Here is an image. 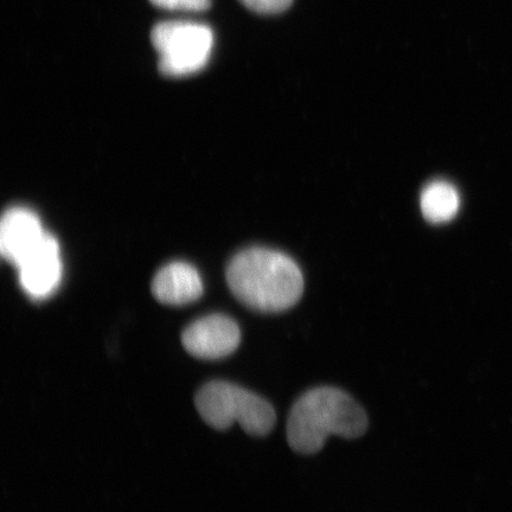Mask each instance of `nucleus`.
I'll return each mask as SVG.
<instances>
[{
    "mask_svg": "<svg viewBox=\"0 0 512 512\" xmlns=\"http://www.w3.org/2000/svg\"><path fill=\"white\" fill-rule=\"evenodd\" d=\"M151 290L159 303L182 306L202 297L203 281L195 267L185 262H172L156 274Z\"/></svg>",
    "mask_w": 512,
    "mask_h": 512,
    "instance_id": "8",
    "label": "nucleus"
},
{
    "mask_svg": "<svg viewBox=\"0 0 512 512\" xmlns=\"http://www.w3.org/2000/svg\"><path fill=\"white\" fill-rule=\"evenodd\" d=\"M47 233L34 211L22 207L6 210L0 223V252L9 264L17 267Z\"/></svg>",
    "mask_w": 512,
    "mask_h": 512,
    "instance_id": "7",
    "label": "nucleus"
},
{
    "mask_svg": "<svg viewBox=\"0 0 512 512\" xmlns=\"http://www.w3.org/2000/svg\"><path fill=\"white\" fill-rule=\"evenodd\" d=\"M364 409L342 389L317 387L294 403L287 421V441L293 451L315 454L331 435L362 437L368 430Z\"/></svg>",
    "mask_w": 512,
    "mask_h": 512,
    "instance_id": "2",
    "label": "nucleus"
},
{
    "mask_svg": "<svg viewBox=\"0 0 512 512\" xmlns=\"http://www.w3.org/2000/svg\"><path fill=\"white\" fill-rule=\"evenodd\" d=\"M230 290L255 311L281 312L299 302L302 271L290 256L272 249L251 248L235 255L227 268Z\"/></svg>",
    "mask_w": 512,
    "mask_h": 512,
    "instance_id": "1",
    "label": "nucleus"
},
{
    "mask_svg": "<svg viewBox=\"0 0 512 512\" xmlns=\"http://www.w3.org/2000/svg\"><path fill=\"white\" fill-rule=\"evenodd\" d=\"M151 42L159 56L160 73L182 78L206 68L214 47V32L201 23L162 22L153 27Z\"/></svg>",
    "mask_w": 512,
    "mask_h": 512,
    "instance_id": "4",
    "label": "nucleus"
},
{
    "mask_svg": "<svg viewBox=\"0 0 512 512\" xmlns=\"http://www.w3.org/2000/svg\"><path fill=\"white\" fill-rule=\"evenodd\" d=\"M195 403L202 419L216 430H228L238 422L253 437H265L277 421L270 402L234 383H207L197 393Z\"/></svg>",
    "mask_w": 512,
    "mask_h": 512,
    "instance_id": "3",
    "label": "nucleus"
},
{
    "mask_svg": "<svg viewBox=\"0 0 512 512\" xmlns=\"http://www.w3.org/2000/svg\"><path fill=\"white\" fill-rule=\"evenodd\" d=\"M241 331L235 320L224 315L197 319L183 331L182 343L191 356L200 360H221L239 348Z\"/></svg>",
    "mask_w": 512,
    "mask_h": 512,
    "instance_id": "5",
    "label": "nucleus"
},
{
    "mask_svg": "<svg viewBox=\"0 0 512 512\" xmlns=\"http://www.w3.org/2000/svg\"><path fill=\"white\" fill-rule=\"evenodd\" d=\"M247 9L260 15L283 14L293 3V0H240Z\"/></svg>",
    "mask_w": 512,
    "mask_h": 512,
    "instance_id": "10",
    "label": "nucleus"
},
{
    "mask_svg": "<svg viewBox=\"0 0 512 512\" xmlns=\"http://www.w3.org/2000/svg\"><path fill=\"white\" fill-rule=\"evenodd\" d=\"M150 3L164 10L201 12L210 8L211 0H150Z\"/></svg>",
    "mask_w": 512,
    "mask_h": 512,
    "instance_id": "11",
    "label": "nucleus"
},
{
    "mask_svg": "<svg viewBox=\"0 0 512 512\" xmlns=\"http://www.w3.org/2000/svg\"><path fill=\"white\" fill-rule=\"evenodd\" d=\"M420 206L427 221L437 224L445 223L457 215L460 197L451 183L434 181L422 190Z\"/></svg>",
    "mask_w": 512,
    "mask_h": 512,
    "instance_id": "9",
    "label": "nucleus"
},
{
    "mask_svg": "<svg viewBox=\"0 0 512 512\" xmlns=\"http://www.w3.org/2000/svg\"><path fill=\"white\" fill-rule=\"evenodd\" d=\"M19 284L35 300L47 299L59 288L63 275L59 242L47 233L17 267Z\"/></svg>",
    "mask_w": 512,
    "mask_h": 512,
    "instance_id": "6",
    "label": "nucleus"
}]
</instances>
